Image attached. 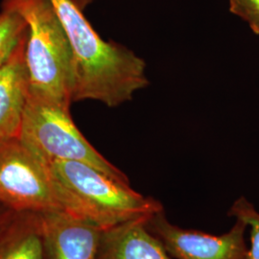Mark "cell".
Instances as JSON below:
<instances>
[{
  "mask_svg": "<svg viewBox=\"0 0 259 259\" xmlns=\"http://www.w3.org/2000/svg\"><path fill=\"white\" fill-rule=\"evenodd\" d=\"M47 259H96L101 230L65 210L39 213Z\"/></svg>",
  "mask_w": 259,
  "mask_h": 259,
  "instance_id": "cell-7",
  "label": "cell"
},
{
  "mask_svg": "<svg viewBox=\"0 0 259 259\" xmlns=\"http://www.w3.org/2000/svg\"><path fill=\"white\" fill-rule=\"evenodd\" d=\"M46 165L63 210L93 223L101 231L163 209L155 198L140 194L131 185L120 183L89 164L55 160Z\"/></svg>",
  "mask_w": 259,
  "mask_h": 259,
  "instance_id": "cell-2",
  "label": "cell"
},
{
  "mask_svg": "<svg viewBox=\"0 0 259 259\" xmlns=\"http://www.w3.org/2000/svg\"><path fill=\"white\" fill-rule=\"evenodd\" d=\"M26 40L27 35L0 69V144L19 139L20 134L29 95Z\"/></svg>",
  "mask_w": 259,
  "mask_h": 259,
  "instance_id": "cell-8",
  "label": "cell"
},
{
  "mask_svg": "<svg viewBox=\"0 0 259 259\" xmlns=\"http://www.w3.org/2000/svg\"><path fill=\"white\" fill-rule=\"evenodd\" d=\"M0 259H47L39 213H18L0 234Z\"/></svg>",
  "mask_w": 259,
  "mask_h": 259,
  "instance_id": "cell-10",
  "label": "cell"
},
{
  "mask_svg": "<svg viewBox=\"0 0 259 259\" xmlns=\"http://www.w3.org/2000/svg\"><path fill=\"white\" fill-rule=\"evenodd\" d=\"M0 204L18 213L63 210L48 167L19 139L0 144Z\"/></svg>",
  "mask_w": 259,
  "mask_h": 259,
  "instance_id": "cell-5",
  "label": "cell"
},
{
  "mask_svg": "<svg viewBox=\"0 0 259 259\" xmlns=\"http://www.w3.org/2000/svg\"><path fill=\"white\" fill-rule=\"evenodd\" d=\"M149 217L133 219L102 231L96 259H173L149 231Z\"/></svg>",
  "mask_w": 259,
  "mask_h": 259,
  "instance_id": "cell-9",
  "label": "cell"
},
{
  "mask_svg": "<svg viewBox=\"0 0 259 259\" xmlns=\"http://www.w3.org/2000/svg\"><path fill=\"white\" fill-rule=\"evenodd\" d=\"M147 228L175 259H248L245 232L247 225L235 220L221 235L188 230L168 221L164 209L151 215Z\"/></svg>",
  "mask_w": 259,
  "mask_h": 259,
  "instance_id": "cell-6",
  "label": "cell"
},
{
  "mask_svg": "<svg viewBox=\"0 0 259 259\" xmlns=\"http://www.w3.org/2000/svg\"><path fill=\"white\" fill-rule=\"evenodd\" d=\"M72 1L79 7V9H81L83 11L89 4L92 3L93 0H72Z\"/></svg>",
  "mask_w": 259,
  "mask_h": 259,
  "instance_id": "cell-15",
  "label": "cell"
},
{
  "mask_svg": "<svg viewBox=\"0 0 259 259\" xmlns=\"http://www.w3.org/2000/svg\"><path fill=\"white\" fill-rule=\"evenodd\" d=\"M19 139L44 162L73 160L130 185L129 179L93 147L76 127L70 109L28 95Z\"/></svg>",
  "mask_w": 259,
  "mask_h": 259,
  "instance_id": "cell-4",
  "label": "cell"
},
{
  "mask_svg": "<svg viewBox=\"0 0 259 259\" xmlns=\"http://www.w3.org/2000/svg\"><path fill=\"white\" fill-rule=\"evenodd\" d=\"M17 214L18 212H15L4 204H0V234L6 230Z\"/></svg>",
  "mask_w": 259,
  "mask_h": 259,
  "instance_id": "cell-14",
  "label": "cell"
},
{
  "mask_svg": "<svg viewBox=\"0 0 259 259\" xmlns=\"http://www.w3.org/2000/svg\"><path fill=\"white\" fill-rule=\"evenodd\" d=\"M228 215L243 221L250 228L248 259H259V212L255 206L247 198L239 197L233 202Z\"/></svg>",
  "mask_w": 259,
  "mask_h": 259,
  "instance_id": "cell-12",
  "label": "cell"
},
{
  "mask_svg": "<svg viewBox=\"0 0 259 259\" xmlns=\"http://www.w3.org/2000/svg\"><path fill=\"white\" fill-rule=\"evenodd\" d=\"M229 5L232 14L259 35V0H229Z\"/></svg>",
  "mask_w": 259,
  "mask_h": 259,
  "instance_id": "cell-13",
  "label": "cell"
},
{
  "mask_svg": "<svg viewBox=\"0 0 259 259\" xmlns=\"http://www.w3.org/2000/svg\"><path fill=\"white\" fill-rule=\"evenodd\" d=\"M2 8L17 12L27 23L25 61L29 94L70 109L73 102L72 52L51 0H3Z\"/></svg>",
  "mask_w": 259,
  "mask_h": 259,
  "instance_id": "cell-3",
  "label": "cell"
},
{
  "mask_svg": "<svg viewBox=\"0 0 259 259\" xmlns=\"http://www.w3.org/2000/svg\"><path fill=\"white\" fill-rule=\"evenodd\" d=\"M27 23L13 10L0 12V69L9 60L20 40L27 35Z\"/></svg>",
  "mask_w": 259,
  "mask_h": 259,
  "instance_id": "cell-11",
  "label": "cell"
},
{
  "mask_svg": "<svg viewBox=\"0 0 259 259\" xmlns=\"http://www.w3.org/2000/svg\"><path fill=\"white\" fill-rule=\"evenodd\" d=\"M65 28L73 61L72 101L114 108L148 85L146 63L119 44L100 37L72 0H51Z\"/></svg>",
  "mask_w": 259,
  "mask_h": 259,
  "instance_id": "cell-1",
  "label": "cell"
}]
</instances>
